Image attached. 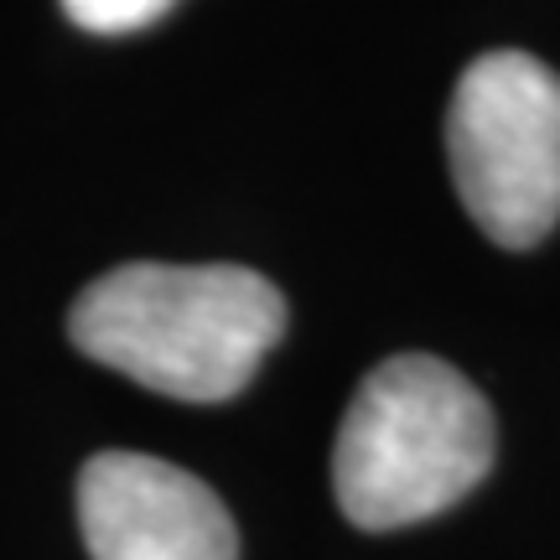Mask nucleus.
I'll return each mask as SVG.
<instances>
[{"mask_svg":"<svg viewBox=\"0 0 560 560\" xmlns=\"http://www.w3.org/2000/svg\"><path fill=\"white\" fill-rule=\"evenodd\" d=\"M68 332L79 353L187 405L234 400L285 332V301L244 265H120L94 280Z\"/></svg>","mask_w":560,"mask_h":560,"instance_id":"1","label":"nucleus"},{"mask_svg":"<svg viewBox=\"0 0 560 560\" xmlns=\"http://www.w3.org/2000/svg\"><path fill=\"white\" fill-rule=\"evenodd\" d=\"M493 467V410L452 363L400 353L380 363L332 446L338 509L359 529H405L467 499Z\"/></svg>","mask_w":560,"mask_h":560,"instance_id":"2","label":"nucleus"},{"mask_svg":"<svg viewBox=\"0 0 560 560\" xmlns=\"http://www.w3.org/2000/svg\"><path fill=\"white\" fill-rule=\"evenodd\" d=\"M462 208L503 249H535L560 223V73L529 52H482L446 109Z\"/></svg>","mask_w":560,"mask_h":560,"instance_id":"3","label":"nucleus"},{"mask_svg":"<svg viewBox=\"0 0 560 560\" xmlns=\"http://www.w3.org/2000/svg\"><path fill=\"white\" fill-rule=\"evenodd\" d=\"M177 0H62V11L79 21L83 32L100 37H120V32H140L156 16H166Z\"/></svg>","mask_w":560,"mask_h":560,"instance_id":"5","label":"nucleus"},{"mask_svg":"<svg viewBox=\"0 0 560 560\" xmlns=\"http://www.w3.org/2000/svg\"><path fill=\"white\" fill-rule=\"evenodd\" d=\"M79 529L94 560H240L219 493L145 452H100L83 467Z\"/></svg>","mask_w":560,"mask_h":560,"instance_id":"4","label":"nucleus"}]
</instances>
